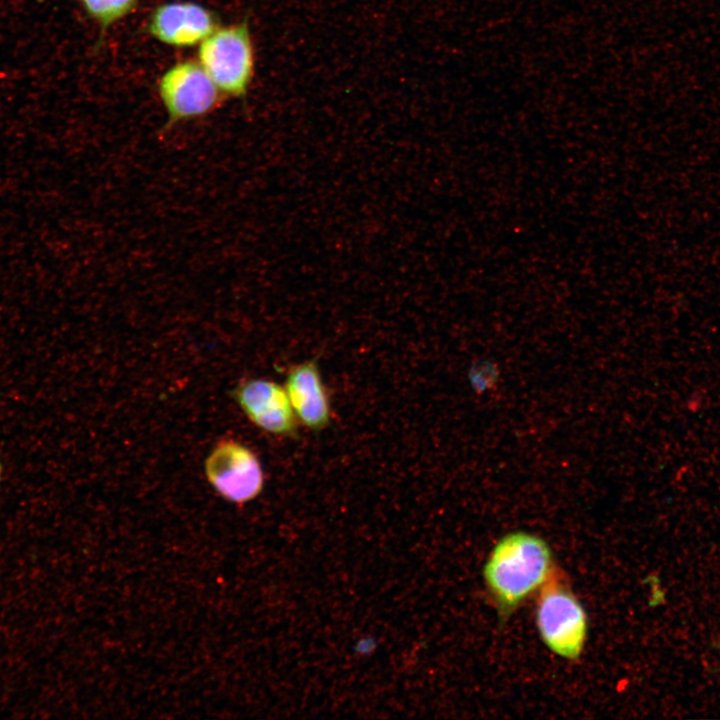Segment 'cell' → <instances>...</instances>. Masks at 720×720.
<instances>
[{
	"instance_id": "cell-3",
	"label": "cell",
	"mask_w": 720,
	"mask_h": 720,
	"mask_svg": "<svg viewBox=\"0 0 720 720\" xmlns=\"http://www.w3.org/2000/svg\"><path fill=\"white\" fill-rule=\"evenodd\" d=\"M536 625L544 644L556 655L576 659L587 636V616L573 592L562 583L542 587L536 607Z\"/></svg>"
},
{
	"instance_id": "cell-9",
	"label": "cell",
	"mask_w": 720,
	"mask_h": 720,
	"mask_svg": "<svg viewBox=\"0 0 720 720\" xmlns=\"http://www.w3.org/2000/svg\"><path fill=\"white\" fill-rule=\"evenodd\" d=\"M139 0H82L88 15L103 29L130 13Z\"/></svg>"
},
{
	"instance_id": "cell-2",
	"label": "cell",
	"mask_w": 720,
	"mask_h": 720,
	"mask_svg": "<svg viewBox=\"0 0 720 720\" xmlns=\"http://www.w3.org/2000/svg\"><path fill=\"white\" fill-rule=\"evenodd\" d=\"M198 60L227 95L244 96L254 74V48L246 22L218 28L200 43Z\"/></svg>"
},
{
	"instance_id": "cell-4",
	"label": "cell",
	"mask_w": 720,
	"mask_h": 720,
	"mask_svg": "<svg viewBox=\"0 0 720 720\" xmlns=\"http://www.w3.org/2000/svg\"><path fill=\"white\" fill-rule=\"evenodd\" d=\"M204 469L211 486L231 503L243 505L263 490L264 473L258 457L237 441L217 443L207 456Z\"/></svg>"
},
{
	"instance_id": "cell-5",
	"label": "cell",
	"mask_w": 720,
	"mask_h": 720,
	"mask_svg": "<svg viewBox=\"0 0 720 720\" xmlns=\"http://www.w3.org/2000/svg\"><path fill=\"white\" fill-rule=\"evenodd\" d=\"M158 90L169 124L211 112L219 103L221 93L195 61H182L170 67L162 75Z\"/></svg>"
},
{
	"instance_id": "cell-8",
	"label": "cell",
	"mask_w": 720,
	"mask_h": 720,
	"mask_svg": "<svg viewBox=\"0 0 720 720\" xmlns=\"http://www.w3.org/2000/svg\"><path fill=\"white\" fill-rule=\"evenodd\" d=\"M284 387L298 421L314 431L329 425L330 400L316 361L294 366L287 374Z\"/></svg>"
},
{
	"instance_id": "cell-7",
	"label": "cell",
	"mask_w": 720,
	"mask_h": 720,
	"mask_svg": "<svg viewBox=\"0 0 720 720\" xmlns=\"http://www.w3.org/2000/svg\"><path fill=\"white\" fill-rule=\"evenodd\" d=\"M148 32L158 41L176 47L201 43L219 28L217 17L195 2H169L158 6L148 21Z\"/></svg>"
},
{
	"instance_id": "cell-6",
	"label": "cell",
	"mask_w": 720,
	"mask_h": 720,
	"mask_svg": "<svg viewBox=\"0 0 720 720\" xmlns=\"http://www.w3.org/2000/svg\"><path fill=\"white\" fill-rule=\"evenodd\" d=\"M234 399L260 429L274 435L296 436L298 419L285 387L267 379H249L234 390Z\"/></svg>"
},
{
	"instance_id": "cell-1",
	"label": "cell",
	"mask_w": 720,
	"mask_h": 720,
	"mask_svg": "<svg viewBox=\"0 0 720 720\" xmlns=\"http://www.w3.org/2000/svg\"><path fill=\"white\" fill-rule=\"evenodd\" d=\"M552 554L540 537L517 531L502 537L484 566V579L499 607L510 611L548 582Z\"/></svg>"
}]
</instances>
